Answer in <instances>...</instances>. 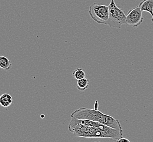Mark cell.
I'll return each mask as SVG.
<instances>
[{"mask_svg": "<svg viewBox=\"0 0 153 142\" xmlns=\"http://www.w3.org/2000/svg\"><path fill=\"white\" fill-rule=\"evenodd\" d=\"M13 98L9 93H3L0 96V105L7 108L12 104Z\"/></svg>", "mask_w": 153, "mask_h": 142, "instance_id": "obj_7", "label": "cell"}, {"mask_svg": "<svg viewBox=\"0 0 153 142\" xmlns=\"http://www.w3.org/2000/svg\"><path fill=\"white\" fill-rule=\"evenodd\" d=\"M88 13L92 19L97 23L107 25L110 16L108 6L93 3L89 8Z\"/></svg>", "mask_w": 153, "mask_h": 142, "instance_id": "obj_4", "label": "cell"}, {"mask_svg": "<svg viewBox=\"0 0 153 142\" xmlns=\"http://www.w3.org/2000/svg\"><path fill=\"white\" fill-rule=\"evenodd\" d=\"M95 109H98V101H95V105H94Z\"/></svg>", "mask_w": 153, "mask_h": 142, "instance_id": "obj_12", "label": "cell"}, {"mask_svg": "<svg viewBox=\"0 0 153 142\" xmlns=\"http://www.w3.org/2000/svg\"><path fill=\"white\" fill-rule=\"evenodd\" d=\"M116 141L118 142H130L129 139H126V138H123V137L120 139H117Z\"/></svg>", "mask_w": 153, "mask_h": 142, "instance_id": "obj_11", "label": "cell"}, {"mask_svg": "<svg viewBox=\"0 0 153 142\" xmlns=\"http://www.w3.org/2000/svg\"><path fill=\"white\" fill-rule=\"evenodd\" d=\"M71 117L94 121L117 130L123 131L119 120L116 119L110 115L105 114L98 109H90L86 107L79 108L71 114Z\"/></svg>", "mask_w": 153, "mask_h": 142, "instance_id": "obj_1", "label": "cell"}, {"mask_svg": "<svg viewBox=\"0 0 153 142\" xmlns=\"http://www.w3.org/2000/svg\"><path fill=\"white\" fill-rule=\"evenodd\" d=\"M74 77L77 80H79L86 77V73L85 71L81 68H77L73 73Z\"/></svg>", "mask_w": 153, "mask_h": 142, "instance_id": "obj_10", "label": "cell"}, {"mask_svg": "<svg viewBox=\"0 0 153 142\" xmlns=\"http://www.w3.org/2000/svg\"><path fill=\"white\" fill-rule=\"evenodd\" d=\"M142 12L138 6L130 9L126 15V25H130L133 28H137L144 20Z\"/></svg>", "mask_w": 153, "mask_h": 142, "instance_id": "obj_5", "label": "cell"}, {"mask_svg": "<svg viewBox=\"0 0 153 142\" xmlns=\"http://www.w3.org/2000/svg\"><path fill=\"white\" fill-rule=\"evenodd\" d=\"M152 21L153 22V16H152Z\"/></svg>", "mask_w": 153, "mask_h": 142, "instance_id": "obj_13", "label": "cell"}, {"mask_svg": "<svg viewBox=\"0 0 153 142\" xmlns=\"http://www.w3.org/2000/svg\"><path fill=\"white\" fill-rule=\"evenodd\" d=\"M108 6L110 16L107 25L111 28L119 29L121 28L122 25H126V16L123 10L117 6L114 0H111L110 3Z\"/></svg>", "mask_w": 153, "mask_h": 142, "instance_id": "obj_3", "label": "cell"}, {"mask_svg": "<svg viewBox=\"0 0 153 142\" xmlns=\"http://www.w3.org/2000/svg\"><path fill=\"white\" fill-rule=\"evenodd\" d=\"M142 12L149 13L153 16V0H143L138 5Z\"/></svg>", "mask_w": 153, "mask_h": 142, "instance_id": "obj_6", "label": "cell"}, {"mask_svg": "<svg viewBox=\"0 0 153 142\" xmlns=\"http://www.w3.org/2000/svg\"><path fill=\"white\" fill-rule=\"evenodd\" d=\"M89 86V81L86 78L77 80V88L80 91H85L88 89Z\"/></svg>", "mask_w": 153, "mask_h": 142, "instance_id": "obj_9", "label": "cell"}, {"mask_svg": "<svg viewBox=\"0 0 153 142\" xmlns=\"http://www.w3.org/2000/svg\"><path fill=\"white\" fill-rule=\"evenodd\" d=\"M68 130L75 137L83 138H107L104 132L95 127L69 123Z\"/></svg>", "mask_w": 153, "mask_h": 142, "instance_id": "obj_2", "label": "cell"}, {"mask_svg": "<svg viewBox=\"0 0 153 142\" xmlns=\"http://www.w3.org/2000/svg\"><path fill=\"white\" fill-rule=\"evenodd\" d=\"M12 65V62L9 59L3 56H0V68L5 71H9Z\"/></svg>", "mask_w": 153, "mask_h": 142, "instance_id": "obj_8", "label": "cell"}]
</instances>
